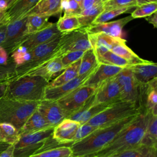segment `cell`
<instances>
[{"label":"cell","instance_id":"8fae6325","mask_svg":"<svg viewBox=\"0 0 157 157\" xmlns=\"http://www.w3.org/2000/svg\"><path fill=\"white\" fill-rule=\"evenodd\" d=\"M121 101L119 85L116 76L106 80L100 84L94 93L92 105L113 104Z\"/></svg>","mask_w":157,"mask_h":157},{"label":"cell","instance_id":"ab89813d","mask_svg":"<svg viewBox=\"0 0 157 157\" xmlns=\"http://www.w3.org/2000/svg\"><path fill=\"white\" fill-rule=\"evenodd\" d=\"M85 51H74L66 53L61 57L63 69L80 59Z\"/></svg>","mask_w":157,"mask_h":157},{"label":"cell","instance_id":"f546056e","mask_svg":"<svg viewBox=\"0 0 157 157\" xmlns=\"http://www.w3.org/2000/svg\"><path fill=\"white\" fill-rule=\"evenodd\" d=\"M98 64L96 56L92 49L85 52L80 59L78 75H83L92 71Z\"/></svg>","mask_w":157,"mask_h":157},{"label":"cell","instance_id":"7c38bea8","mask_svg":"<svg viewBox=\"0 0 157 157\" xmlns=\"http://www.w3.org/2000/svg\"><path fill=\"white\" fill-rule=\"evenodd\" d=\"M61 35V33L58 30L56 23H52L47 28L38 32L29 34L20 46H23L29 51L39 45L55 39Z\"/></svg>","mask_w":157,"mask_h":157},{"label":"cell","instance_id":"ac0fdd59","mask_svg":"<svg viewBox=\"0 0 157 157\" xmlns=\"http://www.w3.org/2000/svg\"><path fill=\"white\" fill-rule=\"evenodd\" d=\"M63 70L61 58H55L31 69L24 75L40 76L50 82L53 78L58 76Z\"/></svg>","mask_w":157,"mask_h":157},{"label":"cell","instance_id":"4dcf8cb0","mask_svg":"<svg viewBox=\"0 0 157 157\" xmlns=\"http://www.w3.org/2000/svg\"><path fill=\"white\" fill-rule=\"evenodd\" d=\"M58 30L61 34H65L80 28L76 15H65L61 17L56 23Z\"/></svg>","mask_w":157,"mask_h":157},{"label":"cell","instance_id":"8992f818","mask_svg":"<svg viewBox=\"0 0 157 157\" xmlns=\"http://www.w3.org/2000/svg\"><path fill=\"white\" fill-rule=\"evenodd\" d=\"M53 131V128H50L20 136L13 145L14 157H30L44 150V147H48V143L52 139Z\"/></svg>","mask_w":157,"mask_h":157},{"label":"cell","instance_id":"ffe728a7","mask_svg":"<svg viewBox=\"0 0 157 157\" xmlns=\"http://www.w3.org/2000/svg\"><path fill=\"white\" fill-rule=\"evenodd\" d=\"M88 39L96 58L102 55L111 48L123 38L112 37L103 33L88 34Z\"/></svg>","mask_w":157,"mask_h":157},{"label":"cell","instance_id":"681fc988","mask_svg":"<svg viewBox=\"0 0 157 157\" xmlns=\"http://www.w3.org/2000/svg\"><path fill=\"white\" fill-rule=\"evenodd\" d=\"M8 9L7 4L4 0H0V10L6 12Z\"/></svg>","mask_w":157,"mask_h":157},{"label":"cell","instance_id":"ba28073f","mask_svg":"<svg viewBox=\"0 0 157 157\" xmlns=\"http://www.w3.org/2000/svg\"><path fill=\"white\" fill-rule=\"evenodd\" d=\"M120 91L121 101L134 104L142 112V95L143 86L138 83L131 71L123 68L116 75Z\"/></svg>","mask_w":157,"mask_h":157},{"label":"cell","instance_id":"e575fe53","mask_svg":"<svg viewBox=\"0 0 157 157\" xmlns=\"http://www.w3.org/2000/svg\"><path fill=\"white\" fill-rule=\"evenodd\" d=\"M134 7H124L119 9H113L108 10H105L101 12L93 21L91 25H96L99 23H102L107 22L109 20L118 16L121 14L127 13Z\"/></svg>","mask_w":157,"mask_h":157},{"label":"cell","instance_id":"7bdbcfd3","mask_svg":"<svg viewBox=\"0 0 157 157\" xmlns=\"http://www.w3.org/2000/svg\"><path fill=\"white\" fill-rule=\"evenodd\" d=\"M0 157H14L13 145L0 144Z\"/></svg>","mask_w":157,"mask_h":157},{"label":"cell","instance_id":"3957f363","mask_svg":"<svg viewBox=\"0 0 157 157\" xmlns=\"http://www.w3.org/2000/svg\"><path fill=\"white\" fill-rule=\"evenodd\" d=\"M38 75H24L11 78L4 97L26 101L39 102L44 99V91L48 84Z\"/></svg>","mask_w":157,"mask_h":157},{"label":"cell","instance_id":"11a10c76","mask_svg":"<svg viewBox=\"0 0 157 157\" xmlns=\"http://www.w3.org/2000/svg\"><path fill=\"white\" fill-rule=\"evenodd\" d=\"M98 1H102V2H103V1H104V0H98Z\"/></svg>","mask_w":157,"mask_h":157},{"label":"cell","instance_id":"c3c4849f","mask_svg":"<svg viewBox=\"0 0 157 157\" xmlns=\"http://www.w3.org/2000/svg\"><path fill=\"white\" fill-rule=\"evenodd\" d=\"M9 80L0 82V98L4 96Z\"/></svg>","mask_w":157,"mask_h":157},{"label":"cell","instance_id":"4316f807","mask_svg":"<svg viewBox=\"0 0 157 157\" xmlns=\"http://www.w3.org/2000/svg\"><path fill=\"white\" fill-rule=\"evenodd\" d=\"M157 142V115L150 113L145 134L140 144L156 148Z\"/></svg>","mask_w":157,"mask_h":157},{"label":"cell","instance_id":"6da1fadb","mask_svg":"<svg viewBox=\"0 0 157 157\" xmlns=\"http://www.w3.org/2000/svg\"><path fill=\"white\" fill-rule=\"evenodd\" d=\"M150 113L139 112L107 146L100 151L85 157H110L140 145L145 134Z\"/></svg>","mask_w":157,"mask_h":157},{"label":"cell","instance_id":"b9f144b4","mask_svg":"<svg viewBox=\"0 0 157 157\" xmlns=\"http://www.w3.org/2000/svg\"><path fill=\"white\" fill-rule=\"evenodd\" d=\"M97 128H98L91 126L88 123H84L81 124L80 127L78 128L74 136L73 142H77L84 139L89 134H90L92 132H93L94 130H96Z\"/></svg>","mask_w":157,"mask_h":157},{"label":"cell","instance_id":"9c48e42d","mask_svg":"<svg viewBox=\"0 0 157 157\" xmlns=\"http://www.w3.org/2000/svg\"><path fill=\"white\" fill-rule=\"evenodd\" d=\"M96 89L82 85L56 101L67 115V118L80 109L94 93Z\"/></svg>","mask_w":157,"mask_h":157},{"label":"cell","instance_id":"60d3db41","mask_svg":"<svg viewBox=\"0 0 157 157\" xmlns=\"http://www.w3.org/2000/svg\"><path fill=\"white\" fill-rule=\"evenodd\" d=\"M15 65L11 61L7 65H0V82L10 80L14 75Z\"/></svg>","mask_w":157,"mask_h":157},{"label":"cell","instance_id":"1f68e13d","mask_svg":"<svg viewBox=\"0 0 157 157\" xmlns=\"http://www.w3.org/2000/svg\"><path fill=\"white\" fill-rule=\"evenodd\" d=\"M103 10L102 3L94 6L90 9L82 10L80 14L77 15L80 28H85L91 25L95 18Z\"/></svg>","mask_w":157,"mask_h":157},{"label":"cell","instance_id":"52a82bcc","mask_svg":"<svg viewBox=\"0 0 157 157\" xmlns=\"http://www.w3.org/2000/svg\"><path fill=\"white\" fill-rule=\"evenodd\" d=\"M91 49L88 34L84 28L61 34L59 42L52 58H61L67 53L74 51H86Z\"/></svg>","mask_w":157,"mask_h":157},{"label":"cell","instance_id":"8d00e7d4","mask_svg":"<svg viewBox=\"0 0 157 157\" xmlns=\"http://www.w3.org/2000/svg\"><path fill=\"white\" fill-rule=\"evenodd\" d=\"M30 52L23 46H19L11 54L10 59L15 64V67L21 66L29 61Z\"/></svg>","mask_w":157,"mask_h":157},{"label":"cell","instance_id":"7dc6e473","mask_svg":"<svg viewBox=\"0 0 157 157\" xmlns=\"http://www.w3.org/2000/svg\"><path fill=\"white\" fill-rule=\"evenodd\" d=\"M6 28H7V25H2L0 26V46L2 45V44L3 43L5 39Z\"/></svg>","mask_w":157,"mask_h":157},{"label":"cell","instance_id":"f35d334b","mask_svg":"<svg viewBox=\"0 0 157 157\" xmlns=\"http://www.w3.org/2000/svg\"><path fill=\"white\" fill-rule=\"evenodd\" d=\"M62 10L65 15H78L82 12L80 4L74 0H62Z\"/></svg>","mask_w":157,"mask_h":157},{"label":"cell","instance_id":"44dd1931","mask_svg":"<svg viewBox=\"0 0 157 157\" xmlns=\"http://www.w3.org/2000/svg\"><path fill=\"white\" fill-rule=\"evenodd\" d=\"M39 0H17L5 13L2 20L3 25L26 17L28 12L36 5Z\"/></svg>","mask_w":157,"mask_h":157},{"label":"cell","instance_id":"9a60e30c","mask_svg":"<svg viewBox=\"0 0 157 157\" xmlns=\"http://www.w3.org/2000/svg\"><path fill=\"white\" fill-rule=\"evenodd\" d=\"M132 20L133 18L130 15L113 21L91 25L84 29L88 34L103 33L112 37L122 38L123 28Z\"/></svg>","mask_w":157,"mask_h":157},{"label":"cell","instance_id":"30bf717a","mask_svg":"<svg viewBox=\"0 0 157 157\" xmlns=\"http://www.w3.org/2000/svg\"><path fill=\"white\" fill-rule=\"evenodd\" d=\"M27 17L7 25L5 39L1 45L9 55L17 48L28 36L26 34Z\"/></svg>","mask_w":157,"mask_h":157},{"label":"cell","instance_id":"7402d4cb","mask_svg":"<svg viewBox=\"0 0 157 157\" xmlns=\"http://www.w3.org/2000/svg\"><path fill=\"white\" fill-rule=\"evenodd\" d=\"M62 11V0H39L26 16L38 15L50 17L58 15Z\"/></svg>","mask_w":157,"mask_h":157},{"label":"cell","instance_id":"4fadbf2b","mask_svg":"<svg viewBox=\"0 0 157 157\" xmlns=\"http://www.w3.org/2000/svg\"><path fill=\"white\" fill-rule=\"evenodd\" d=\"M93 70L87 74L77 75L72 80L62 85L53 88H46L44 91V99L53 101H58L74 90L82 86L91 74Z\"/></svg>","mask_w":157,"mask_h":157},{"label":"cell","instance_id":"5bb4252c","mask_svg":"<svg viewBox=\"0 0 157 157\" xmlns=\"http://www.w3.org/2000/svg\"><path fill=\"white\" fill-rule=\"evenodd\" d=\"M81 124L74 120L66 118L53 128L52 139L59 145L72 144L74 136Z\"/></svg>","mask_w":157,"mask_h":157},{"label":"cell","instance_id":"5b68a950","mask_svg":"<svg viewBox=\"0 0 157 157\" xmlns=\"http://www.w3.org/2000/svg\"><path fill=\"white\" fill-rule=\"evenodd\" d=\"M140 111L130 102L119 101L114 102L91 118L86 123L96 128H102L126 118L136 115Z\"/></svg>","mask_w":157,"mask_h":157},{"label":"cell","instance_id":"f1b7e54d","mask_svg":"<svg viewBox=\"0 0 157 157\" xmlns=\"http://www.w3.org/2000/svg\"><path fill=\"white\" fill-rule=\"evenodd\" d=\"M27 17L26 34L27 35L38 32L47 26L52 23L48 21L49 17L38 15H29Z\"/></svg>","mask_w":157,"mask_h":157},{"label":"cell","instance_id":"ee69618b","mask_svg":"<svg viewBox=\"0 0 157 157\" xmlns=\"http://www.w3.org/2000/svg\"><path fill=\"white\" fill-rule=\"evenodd\" d=\"M102 3V1H98V0H83L81 4L82 10L90 9L93 7Z\"/></svg>","mask_w":157,"mask_h":157},{"label":"cell","instance_id":"db71d44e","mask_svg":"<svg viewBox=\"0 0 157 157\" xmlns=\"http://www.w3.org/2000/svg\"><path fill=\"white\" fill-rule=\"evenodd\" d=\"M74 1H76L77 2H78V3L80 4V6H81V4H82V1H83V0H74Z\"/></svg>","mask_w":157,"mask_h":157},{"label":"cell","instance_id":"74e56055","mask_svg":"<svg viewBox=\"0 0 157 157\" xmlns=\"http://www.w3.org/2000/svg\"><path fill=\"white\" fill-rule=\"evenodd\" d=\"M103 11L124 7H136V0H108L102 3Z\"/></svg>","mask_w":157,"mask_h":157},{"label":"cell","instance_id":"d6986e66","mask_svg":"<svg viewBox=\"0 0 157 157\" xmlns=\"http://www.w3.org/2000/svg\"><path fill=\"white\" fill-rule=\"evenodd\" d=\"M138 83L146 85L151 80L157 78V64L155 63L146 60L145 62L132 64L128 67Z\"/></svg>","mask_w":157,"mask_h":157},{"label":"cell","instance_id":"cb8c5ba5","mask_svg":"<svg viewBox=\"0 0 157 157\" xmlns=\"http://www.w3.org/2000/svg\"><path fill=\"white\" fill-rule=\"evenodd\" d=\"M80 59L65 68L57 77L50 81L46 88H53L62 85L78 75Z\"/></svg>","mask_w":157,"mask_h":157},{"label":"cell","instance_id":"d6a6232c","mask_svg":"<svg viewBox=\"0 0 157 157\" xmlns=\"http://www.w3.org/2000/svg\"><path fill=\"white\" fill-rule=\"evenodd\" d=\"M30 157H74L70 146L60 145L44 150L31 155Z\"/></svg>","mask_w":157,"mask_h":157},{"label":"cell","instance_id":"d4e9b609","mask_svg":"<svg viewBox=\"0 0 157 157\" xmlns=\"http://www.w3.org/2000/svg\"><path fill=\"white\" fill-rule=\"evenodd\" d=\"M110 51L118 56L124 58L132 64H139L145 62L146 60L140 58L126 44V40L123 39L117 42L110 50Z\"/></svg>","mask_w":157,"mask_h":157},{"label":"cell","instance_id":"83f0119b","mask_svg":"<svg viewBox=\"0 0 157 157\" xmlns=\"http://www.w3.org/2000/svg\"><path fill=\"white\" fill-rule=\"evenodd\" d=\"M19 131L12 124L0 123V144L14 145L20 139Z\"/></svg>","mask_w":157,"mask_h":157},{"label":"cell","instance_id":"f907efd6","mask_svg":"<svg viewBox=\"0 0 157 157\" xmlns=\"http://www.w3.org/2000/svg\"><path fill=\"white\" fill-rule=\"evenodd\" d=\"M157 2V0H136V4L137 6L142 5L143 4L145 3H149V2Z\"/></svg>","mask_w":157,"mask_h":157},{"label":"cell","instance_id":"277c9868","mask_svg":"<svg viewBox=\"0 0 157 157\" xmlns=\"http://www.w3.org/2000/svg\"><path fill=\"white\" fill-rule=\"evenodd\" d=\"M39 102L0 98V123H7L18 131L36 110Z\"/></svg>","mask_w":157,"mask_h":157},{"label":"cell","instance_id":"f6af8a7d","mask_svg":"<svg viewBox=\"0 0 157 157\" xmlns=\"http://www.w3.org/2000/svg\"><path fill=\"white\" fill-rule=\"evenodd\" d=\"M9 55L6 50L0 46V65H7L10 61Z\"/></svg>","mask_w":157,"mask_h":157},{"label":"cell","instance_id":"603a6c76","mask_svg":"<svg viewBox=\"0 0 157 157\" xmlns=\"http://www.w3.org/2000/svg\"><path fill=\"white\" fill-rule=\"evenodd\" d=\"M50 128L54 127L52 126L45 120L36 109L20 129L19 132L20 135L21 136L26 134L36 132Z\"/></svg>","mask_w":157,"mask_h":157},{"label":"cell","instance_id":"2e32d148","mask_svg":"<svg viewBox=\"0 0 157 157\" xmlns=\"http://www.w3.org/2000/svg\"><path fill=\"white\" fill-rule=\"evenodd\" d=\"M123 69L113 65L98 63L91 74L82 85L96 89L103 82L116 76Z\"/></svg>","mask_w":157,"mask_h":157},{"label":"cell","instance_id":"e0dca14e","mask_svg":"<svg viewBox=\"0 0 157 157\" xmlns=\"http://www.w3.org/2000/svg\"><path fill=\"white\" fill-rule=\"evenodd\" d=\"M37 110L53 127L67 118V115L56 101L43 99L39 101Z\"/></svg>","mask_w":157,"mask_h":157},{"label":"cell","instance_id":"bcb514c9","mask_svg":"<svg viewBox=\"0 0 157 157\" xmlns=\"http://www.w3.org/2000/svg\"><path fill=\"white\" fill-rule=\"evenodd\" d=\"M145 20L150 24H151L154 28L157 27V12H155L151 15L145 17Z\"/></svg>","mask_w":157,"mask_h":157},{"label":"cell","instance_id":"d590c367","mask_svg":"<svg viewBox=\"0 0 157 157\" xmlns=\"http://www.w3.org/2000/svg\"><path fill=\"white\" fill-rule=\"evenodd\" d=\"M157 10V2H149L143 4L136 7L131 12V17L134 18H145Z\"/></svg>","mask_w":157,"mask_h":157},{"label":"cell","instance_id":"484cf974","mask_svg":"<svg viewBox=\"0 0 157 157\" xmlns=\"http://www.w3.org/2000/svg\"><path fill=\"white\" fill-rule=\"evenodd\" d=\"M110 157H157L156 148L139 145Z\"/></svg>","mask_w":157,"mask_h":157},{"label":"cell","instance_id":"816d5d0a","mask_svg":"<svg viewBox=\"0 0 157 157\" xmlns=\"http://www.w3.org/2000/svg\"><path fill=\"white\" fill-rule=\"evenodd\" d=\"M4 1L6 2V3L7 4L8 9H9L17 1V0H4Z\"/></svg>","mask_w":157,"mask_h":157},{"label":"cell","instance_id":"9f6ffc18","mask_svg":"<svg viewBox=\"0 0 157 157\" xmlns=\"http://www.w3.org/2000/svg\"><path fill=\"white\" fill-rule=\"evenodd\" d=\"M108 1V0H104V1H103V2H105V1ZM103 2H102V3H103Z\"/></svg>","mask_w":157,"mask_h":157},{"label":"cell","instance_id":"f5cc1de1","mask_svg":"<svg viewBox=\"0 0 157 157\" xmlns=\"http://www.w3.org/2000/svg\"><path fill=\"white\" fill-rule=\"evenodd\" d=\"M5 13H6V12L0 10V26L3 25L2 24V20H3L4 17L5 16Z\"/></svg>","mask_w":157,"mask_h":157},{"label":"cell","instance_id":"836d02e7","mask_svg":"<svg viewBox=\"0 0 157 157\" xmlns=\"http://www.w3.org/2000/svg\"><path fill=\"white\" fill-rule=\"evenodd\" d=\"M98 63L113 65L122 68L128 67L132 64L111 51H108L96 58Z\"/></svg>","mask_w":157,"mask_h":157},{"label":"cell","instance_id":"7a4b0ae2","mask_svg":"<svg viewBox=\"0 0 157 157\" xmlns=\"http://www.w3.org/2000/svg\"><path fill=\"white\" fill-rule=\"evenodd\" d=\"M131 116L110 125L98 128L84 139L71 144L74 157H85L95 153L109 144L117 134L137 115Z\"/></svg>","mask_w":157,"mask_h":157}]
</instances>
